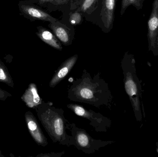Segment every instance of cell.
I'll use <instances>...</instances> for the list:
<instances>
[{
    "instance_id": "8992f818",
    "label": "cell",
    "mask_w": 158,
    "mask_h": 157,
    "mask_svg": "<svg viewBox=\"0 0 158 157\" xmlns=\"http://www.w3.org/2000/svg\"><path fill=\"white\" fill-rule=\"evenodd\" d=\"M51 13L62 12L63 14L70 10L72 0H30Z\"/></svg>"
},
{
    "instance_id": "ac0fdd59",
    "label": "cell",
    "mask_w": 158,
    "mask_h": 157,
    "mask_svg": "<svg viewBox=\"0 0 158 157\" xmlns=\"http://www.w3.org/2000/svg\"><path fill=\"white\" fill-rule=\"evenodd\" d=\"M4 156L3 155H2V152H1V150H0V157H4Z\"/></svg>"
},
{
    "instance_id": "7a4b0ae2",
    "label": "cell",
    "mask_w": 158,
    "mask_h": 157,
    "mask_svg": "<svg viewBox=\"0 0 158 157\" xmlns=\"http://www.w3.org/2000/svg\"><path fill=\"white\" fill-rule=\"evenodd\" d=\"M18 7L20 14L31 21L41 20L50 23L58 20L45 9L30 0L19 1Z\"/></svg>"
},
{
    "instance_id": "4fadbf2b",
    "label": "cell",
    "mask_w": 158,
    "mask_h": 157,
    "mask_svg": "<svg viewBox=\"0 0 158 157\" xmlns=\"http://www.w3.org/2000/svg\"><path fill=\"white\" fill-rule=\"evenodd\" d=\"M144 1L145 0H122L121 16H122L124 14L127 8L131 5L133 6L137 10H141L143 8Z\"/></svg>"
},
{
    "instance_id": "7c38bea8",
    "label": "cell",
    "mask_w": 158,
    "mask_h": 157,
    "mask_svg": "<svg viewBox=\"0 0 158 157\" xmlns=\"http://www.w3.org/2000/svg\"><path fill=\"white\" fill-rule=\"evenodd\" d=\"M0 83L6 84L10 87L14 88L15 86L13 78L9 73L8 69L0 59Z\"/></svg>"
},
{
    "instance_id": "9c48e42d",
    "label": "cell",
    "mask_w": 158,
    "mask_h": 157,
    "mask_svg": "<svg viewBox=\"0 0 158 157\" xmlns=\"http://www.w3.org/2000/svg\"><path fill=\"white\" fill-rule=\"evenodd\" d=\"M37 29L36 35L42 41L54 49L62 50V44L53 33L42 26H38Z\"/></svg>"
},
{
    "instance_id": "52a82bcc",
    "label": "cell",
    "mask_w": 158,
    "mask_h": 157,
    "mask_svg": "<svg viewBox=\"0 0 158 157\" xmlns=\"http://www.w3.org/2000/svg\"><path fill=\"white\" fill-rule=\"evenodd\" d=\"M25 118L29 131L34 141L39 145L44 146L47 143L45 137L34 115L31 112L28 111L25 113Z\"/></svg>"
},
{
    "instance_id": "5b68a950",
    "label": "cell",
    "mask_w": 158,
    "mask_h": 157,
    "mask_svg": "<svg viewBox=\"0 0 158 157\" xmlns=\"http://www.w3.org/2000/svg\"><path fill=\"white\" fill-rule=\"evenodd\" d=\"M117 1L102 0V9L100 14V28L106 33H108L113 28Z\"/></svg>"
},
{
    "instance_id": "8fae6325",
    "label": "cell",
    "mask_w": 158,
    "mask_h": 157,
    "mask_svg": "<svg viewBox=\"0 0 158 157\" xmlns=\"http://www.w3.org/2000/svg\"><path fill=\"white\" fill-rule=\"evenodd\" d=\"M84 18L82 14L75 9L69 10L63 14L62 18L60 21L67 25L76 26L81 25Z\"/></svg>"
},
{
    "instance_id": "9a60e30c",
    "label": "cell",
    "mask_w": 158,
    "mask_h": 157,
    "mask_svg": "<svg viewBox=\"0 0 158 157\" xmlns=\"http://www.w3.org/2000/svg\"><path fill=\"white\" fill-rule=\"evenodd\" d=\"M72 109L75 112V113L77 114L78 116H81V117H85L86 112L85 110L84 109L80 106H77V105H72Z\"/></svg>"
},
{
    "instance_id": "3957f363",
    "label": "cell",
    "mask_w": 158,
    "mask_h": 157,
    "mask_svg": "<svg viewBox=\"0 0 158 157\" xmlns=\"http://www.w3.org/2000/svg\"><path fill=\"white\" fill-rule=\"evenodd\" d=\"M148 40L149 50L158 54V0H155L148 23Z\"/></svg>"
},
{
    "instance_id": "6da1fadb",
    "label": "cell",
    "mask_w": 158,
    "mask_h": 157,
    "mask_svg": "<svg viewBox=\"0 0 158 157\" xmlns=\"http://www.w3.org/2000/svg\"><path fill=\"white\" fill-rule=\"evenodd\" d=\"M102 0H72L70 10H78L84 19L100 28V14Z\"/></svg>"
},
{
    "instance_id": "2e32d148",
    "label": "cell",
    "mask_w": 158,
    "mask_h": 157,
    "mask_svg": "<svg viewBox=\"0 0 158 157\" xmlns=\"http://www.w3.org/2000/svg\"><path fill=\"white\" fill-rule=\"evenodd\" d=\"M81 96L84 98L85 99H91L93 98V94L92 91L90 89L87 88H84L81 90L80 92Z\"/></svg>"
},
{
    "instance_id": "277c9868",
    "label": "cell",
    "mask_w": 158,
    "mask_h": 157,
    "mask_svg": "<svg viewBox=\"0 0 158 157\" xmlns=\"http://www.w3.org/2000/svg\"><path fill=\"white\" fill-rule=\"evenodd\" d=\"M48 26L62 44L65 46L72 44L76 35L75 26L67 25L59 20L50 22Z\"/></svg>"
},
{
    "instance_id": "5bb4252c",
    "label": "cell",
    "mask_w": 158,
    "mask_h": 157,
    "mask_svg": "<svg viewBox=\"0 0 158 157\" xmlns=\"http://www.w3.org/2000/svg\"><path fill=\"white\" fill-rule=\"evenodd\" d=\"M77 140L80 146L85 147L89 144V138L87 135L83 133H81L77 136Z\"/></svg>"
},
{
    "instance_id": "e0dca14e",
    "label": "cell",
    "mask_w": 158,
    "mask_h": 157,
    "mask_svg": "<svg viewBox=\"0 0 158 157\" xmlns=\"http://www.w3.org/2000/svg\"><path fill=\"white\" fill-rule=\"evenodd\" d=\"M12 96V95L6 90H3L0 88V100L4 101L9 97Z\"/></svg>"
},
{
    "instance_id": "30bf717a",
    "label": "cell",
    "mask_w": 158,
    "mask_h": 157,
    "mask_svg": "<svg viewBox=\"0 0 158 157\" xmlns=\"http://www.w3.org/2000/svg\"><path fill=\"white\" fill-rule=\"evenodd\" d=\"M21 99L28 108H36L42 104L41 99L38 94L37 87L33 83L29 85Z\"/></svg>"
},
{
    "instance_id": "ba28073f",
    "label": "cell",
    "mask_w": 158,
    "mask_h": 157,
    "mask_svg": "<svg viewBox=\"0 0 158 157\" xmlns=\"http://www.w3.org/2000/svg\"><path fill=\"white\" fill-rule=\"evenodd\" d=\"M77 59V54H76L69 58L62 64L50 82L51 87L55 86L66 76L75 65Z\"/></svg>"
}]
</instances>
